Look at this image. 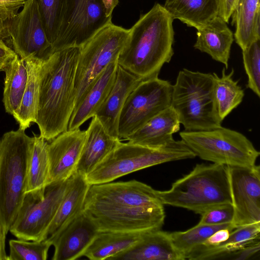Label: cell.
<instances>
[{"label":"cell","mask_w":260,"mask_h":260,"mask_svg":"<svg viewBox=\"0 0 260 260\" xmlns=\"http://www.w3.org/2000/svg\"><path fill=\"white\" fill-rule=\"evenodd\" d=\"M195 157L196 154L182 140L174 139L158 148L121 142L86 176V179L90 185L110 182L145 168Z\"/></svg>","instance_id":"cell-6"},{"label":"cell","mask_w":260,"mask_h":260,"mask_svg":"<svg viewBox=\"0 0 260 260\" xmlns=\"http://www.w3.org/2000/svg\"><path fill=\"white\" fill-rule=\"evenodd\" d=\"M143 233L99 231L83 256L91 260H109L133 246Z\"/></svg>","instance_id":"cell-29"},{"label":"cell","mask_w":260,"mask_h":260,"mask_svg":"<svg viewBox=\"0 0 260 260\" xmlns=\"http://www.w3.org/2000/svg\"><path fill=\"white\" fill-rule=\"evenodd\" d=\"M236 43L242 50L260 39L259 0H238L232 15Z\"/></svg>","instance_id":"cell-27"},{"label":"cell","mask_w":260,"mask_h":260,"mask_svg":"<svg viewBox=\"0 0 260 260\" xmlns=\"http://www.w3.org/2000/svg\"><path fill=\"white\" fill-rule=\"evenodd\" d=\"M44 61L35 58L24 61L27 70V84L20 107L13 116L19 128L25 131L36 120L40 82Z\"/></svg>","instance_id":"cell-28"},{"label":"cell","mask_w":260,"mask_h":260,"mask_svg":"<svg viewBox=\"0 0 260 260\" xmlns=\"http://www.w3.org/2000/svg\"><path fill=\"white\" fill-rule=\"evenodd\" d=\"M67 180L52 183L43 190L26 192L9 232L19 239L42 241L63 197Z\"/></svg>","instance_id":"cell-9"},{"label":"cell","mask_w":260,"mask_h":260,"mask_svg":"<svg viewBox=\"0 0 260 260\" xmlns=\"http://www.w3.org/2000/svg\"><path fill=\"white\" fill-rule=\"evenodd\" d=\"M6 235L0 228V260H8V256L5 250Z\"/></svg>","instance_id":"cell-43"},{"label":"cell","mask_w":260,"mask_h":260,"mask_svg":"<svg viewBox=\"0 0 260 260\" xmlns=\"http://www.w3.org/2000/svg\"><path fill=\"white\" fill-rule=\"evenodd\" d=\"M225 228L235 229L231 223L216 225L198 223L187 231L170 233V235L175 247L186 259L187 255L195 247L204 243L217 231Z\"/></svg>","instance_id":"cell-33"},{"label":"cell","mask_w":260,"mask_h":260,"mask_svg":"<svg viewBox=\"0 0 260 260\" xmlns=\"http://www.w3.org/2000/svg\"><path fill=\"white\" fill-rule=\"evenodd\" d=\"M26 0H0V16L4 21L11 19L23 7Z\"/></svg>","instance_id":"cell-38"},{"label":"cell","mask_w":260,"mask_h":260,"mask_svg":"<svg viewBox=\"0 0 260 260\" xmlns=\"http://www.w3.org/2000/svg\"><path fill=\"white\" fill-rule=\"evenodd\" d=\"M84 210L92 217L100 231L145 232L160 230L165 218L164 206L95 207Z\"/></svg>","instance_id":"cell-13"},{"label":"cell","mask_w":260,"mask_h":260,"mask_svg":"<svg viewBox=\"0 0 260 260\" xmlns=\"http://www.w3.org/2000/svg\"><path fill=\"white\" fill-rule=\"evenodd\" d=\"M129 31L111 22L81 47L75 75L76 100L73 112L104 70L117 60Z\"/></svg>","instance_id":"cell-8"},{"label":"cell","mask_w":260,"mask_h":260,"mask_svg":"<svg viewBox=\"0 0 260 260\" xmlns=\"http://www.w3.org/2000/svg\"><path fill=\"white\" fill-rule=\"evenodd\" d=\"M104 5L106 15L108 17H112L114 9L117 6L119 0H101Z\"/></svg>","instance_id":"cell-42"},{"label":"cell","mask_w":260,"mask_h":260,"mask_svg":"<svg viewBox=\"0 0 260 260\" xmlns=\"http://www.w3.org/2000/svg\"><path fill=\"white\" fill-rule=\"evenodd\" d=\"M180 124L176 111L170 106L153 116L125 140L145 147L160 148L174 140L173 135L180 130Z\"/></svg>","instance_id":"cell-21"},{"label":"cell","mask_w":260,"mask_h":260,"mask_svg":"<svg viewBox=\"0 0 260 260\" xmlns=\"http://www.w3.org/2000/svg\"><path fill=\"white\" fill-rule=\"evenodd\" d=\"M196 49L210 55L216 61L229 67L234 34L227 23L219 16L197 29Z\"/></svg>","instance_id":"cell-22"},{"label":"cell","mask_w":260,"mask_h":260,"mask_svg":"<svg viewBox=\"0 0 260 260\" xmlns=\"http://www.w3.org/2000/svg\"><path fill=\"white\" fill-rule=\"evenodd\" d=\"M47 144L42 136L34 135L27 168L26 192L43 190L48 184Z\"/></svg>","instance_id":"cell-32"},{"label":"cell","mask_w":260,"mask_h":260,"mask_svg":"<svg viewBox=\"0 0 260 260\" xmlns=\"http://www.w3.org/2000/svg\"><path fill=\"white\" fill-rule=\"evenodd\" d=\"M109 260H184L175 247L170 233L160 230L143 233L140 240Z\"/></svg>","instance_id":"cell-19"},{"label":"cell","mask_w":260,"mask_h":260,"mask_svg":"<svg viewBox=\"0 0 260 260\" xmlns=\"http://www.w3.org/2000/svg\"><path fill=\"white\" fill-rule=\"evenodd\" d=\"M234 69L226 74L223 68L220 77L215 73L213 75V97L215 110L219 120L222 121L242 102L244 90L239 85L238 80H234Z\"/></svg>","instance_id":"cell-30"},{"label":"cell","mask_w":260,"mask_h":260,"mask_svg":"<svg viewBox=\"0 0 260 260\" xmlns=\"http://www.w3.org/2000/svg\"><path fill=\"white\" fill-rule=\"evenodd\" d=\"M86 131L85 143L76 170L85 176L121 142L109 135L95 116Z\"/></svg>","instance_id":"cell-23"},{"label":"cell","mask_w":260,"mask_h":260,"mask_svg":"<svg viewBox=\"0 0 260 260\" xmlns=\"http://www.w3.org/2000/svg\"><path fill=\"white\" fill-rule=\"evenodd\" d=\"M163 6L173 19L197 29L218 16L219 0H166Z\"/></svg>","instance_id":"cell-26"},{"label":"cell","mask_w":260,"mask_h":260,"mask_svg":"<svg viewBox=\"0 0 260 260\" xmlns=\"http://www.w3.org/2000/svg\"><path fill=\"white\" fill-rule=\"evenodd\" d=\"M90 185L86 176L76 171L67 180L63 197L47 231V238L56 236L84 211Z\"/></svg>","instance_id":"cell-20"},{"label":"cell","mask_w":260,"mask_h":260,"mask_svg":"<svg viewBox=\"0 0 260 260\" xmlns=\"http://www.w3.org/2000/svg\"><path fill=\"white\" fill-rule=\"evenodd\" d=\"M4 22L0 16V40H3L5 38L9 37L7 28Z\"/></svg>","instance_id":"cell-44"},{"label":"cell","mask_w":260,"mask_h":260,"mask_svg":"<svg viewBox=\"0 0 260 260\" xmlns=\"http://www.w3.org/2000/svg\"><path fill=\"white\" fill-rule=\"evenodd\" d=\"M227 170L234 208L232 224L236 228L260 222L259 166H227Z\"/></svg>","instance_id":"cell-14"},{"label":"cell","mask_w":260,"mask_h":260,"mask_svg":"<svg viewBox=\"0 0 260 260\" xmlns=\"http://www.w3.org/2000/svg\"><path fill=\"white\" fill-rule=\"evenodd\" d=\"M164 205L188 209L201 215L214 207L232 204L227 166L197 164L167 190H157Z\"/></svg>","instance_id":"cell-4"},{"label":"cell","mask_w":260,"mask_h":260,"mask_svg":"<svg viewBox=\"0 0 260 260\" xmlns=\"http://www.w3.org/2000/svg\"><path fill=\"white\" fill-rule=\"evenodd\" d=\"M141 80L117 64L112 88L94 115L111 136L119 139L118 126L120 113L128 95Z\"/></svg>","instance_id":"cell-18"},{"label":"cell","mask_w":260,"mask_h":260,"mask_svg":"<svg viewBox=\"0 0 260 260\" xmlns=\"http://www.w3.org/2000/svg\"><path fill=\"white\" fill-rule=\"evenodd\" d=\"M238 0H219V11L218 16L227 23L235 8Z\"/></svg>","instance_id":"cell-39"},{"label":"cell","mask_w":260,"mask_h":260,"mask_svg":"<svg viewBox=\"0 0 260 260\" xmlns=\"http://www.w3.org/2000/svg\"><path fill=\"white\" fill-rule=\"evenodd\" d=\"M189 148L202 159L227 166H254L260 153L243 134L228 128L179 133Z\"/></svg>","instance_id":"cell-7"},{"label":"cell","mask_w":260,"mask_h":260,"mask_svg":"<svg viewBox=\"0 0 260 260\" xmlns=\"http://www.w3.org/2000/svg\"><path fill=\"white\" fill-rule=\"evenodd\" d=\"M244 68L248 77L246 87L260 97V39L242 50Z\"/></svg>","instance_id":"cell-36"},{"label":"cell","mask_w":260,"mask_h":260,"mask_svg":"<svg viewBox=\"0 0 260 260\" xmlns=\"http://www.w3.org/2000/svg\"><path fill=\"white\" fill-rule=\"evenodd\" d=\"M5 73L3 102L6 112L12 116L20 107L27 81L25 61L17 54L3 70Z\"/></svg>","instance_id":"cell-31"},{"label":"cell","mask_w":260,"mask_h":260,"mask_svg":"<svg viewBox=\"0 0 260 260\" xmlns=\"http://www.w3.org/2000/svg\"><path fill=\"white\" fill-rule=\"evenodd\" d=\"M198 223L201 224H222L231 223L234 217L232 204H224L214 207L201 215Z\"/></svg>","instance_id":"cell-37"},{"label":"cell","mask_w":260,"mask_h":260,"mask_svg":"<svg viewBox=\"0 0 260 260\" xmlns=\"http://www.w3.org/2000/svg\"><path fill=\"white\" fill-rule=\"evenodd\" d=\"M117 206H160L164 204L157 190L136 180L90 185L84 209Z\"/></svg>","instance_id":"cell-15"},{"label":"cell","mask_w":260,"mask_h":260,"mask_svg":"<svg viewBox=\"0 0 260 260\" xmlns=\"http://www.w3.org/2000/svg\"><path fill=\"white\" fill-rule=\"evenodd\" d=\"M16 55L14 51L6 45L3 40H0V65L3 67V69Z\"/></svg>","instance_id":"cell-41"},{"label":"cell","mask_w":260,"mask_h":260,"mask_svg":"<svg viewBox=\"0 0 260 260\" xmlns=\"http://www.w3.org/2000/svg\"><path fill=\"white\" fill-rule=\"evenodd\" d=\"M0 71H1L0 70Z\"/></svg>","instance_id":"cell-45"},{"label":"cell","mask_w":260,"mask_h":260,"mask_svg":"<svg viewBox=\"0 0 260 260\" xmlns=\"http://www.w3.org/2000/svg\"><path fill=\"white\" fill-rule=\"evenodd\" d=\"M80 52V47L66 48L44 61L35 123L47 141L68 130L76 100L75 79Z\"/></svg>","instance_id":"cell-1"},{"label":"cell","mask_w":260,"mask_h":260,"mask_svg":"<svg viewBox=\"0 0 260 260\" xmlns=\"http://www.w3.org/2000/svg\"><path fill=\"white\" fill-rule=\"evenodd\" d=\"M22 11L5 23L13 50L24 61L45 60L53 53L46 37L35 0H26Z\"/></svg>","instance_id":"cell-12"},{"label":"cell","mask_w":260,"mask_h":260,"mask_svg":"<svg viewBox=\"0 0 260 260\" xmlns=\"http://www.w3.org/2000/svg\"><path fill=\"white\" fill-rule=\"evenodd\" d=\"M213 75L186 69L180 71L173 85L171 106L186 131L221 126L213 97Z\"/></svg>","instance_id":"cell-5"},{"label":"cell","mask_w":260,"mask_h":260,"mask_svg":"<svg viewBox=\"0 0 260 260\" xmlns=\"http://www.w3.org/2000/svg\"><path fill=\"white\" fill-rule=\"evenodd\" d=\"M117 60L111 63L100 75L78 108L72 113L68 130L80 128L93 117L103 104L115 80Z\"/></svg>","instance_id":"cell-25"},{"label":"cell","mask_w":260,"mask_h":260,"mask_svg":"<svg viewBox=\"0 0 260 260\" xmlns=\"http://www.w3.org/2000/svg\"><path fill=\"white\" fill-rule=\"evenodd\" d=\"M46 37L49 43L55 42L67 0H35Z\"/></svg>","instance_id":"cell-34"},{"label":"cell","mask_w":260,"mask_h":260,"mask_svg":"<svg viewBox=\"0 0 260 260\" xmlns=\"http://www.w3.org/2000/svg\"><path fill=\"white\" fill-rule=\"evenodd\" d=\"M34 137L19 128L0 138V228L9 232L22 205Z\"/></svg>","instance_id":"cell-3"},{"label":"cell","mask_w":260,"mask_h":260,"mask_svg":"<svg viewBox=\"0 0 260 260\" xmlns=\"http://www.w3.org/2000/svg\"><path fill=\"white\" fill-rule=\"evenodd\" d=\"M51 245L47 239L31 242L19 239L11 240L8 260H46Z\"/></svg>","instance_id":"cell-35"},{"label":"cell","mask_w":260,"mask_h":260,"mask_svg":"<svg viewBox=\"0 0 260 260\" xmlns=\"http://www.w3.org/2000/svg\"><path fill=\"white\" fill-rule=\"evenodd\" d=\"M232 230L233 229L229 228L220 229L213 233L203 244L208 245H218L229 238Z\"/></svg>","instance_id":"cell-40"},{"label":"cell","mask_w":260,"mask_h":260,"mask_svg":"<svg viewBox=\"0 0 260 260\" xmlns=\"http://www.w3.org/2000/svg\"><path fill=\"white\" fill-rule=\"evenodd\" d=\"M112 22L101 0H67L53 52L82 47L97 32Z\"/></svg>","instance_id":"cell-11"},{"label":"cell","mask_w":260,"mask_h":260,"mask_svg":"<svg viewBox=\"0 0 260 260\" xmlns=\"http://www.w3.org/2000/svg\"><path fill=\"white\" fill-rule=\"evenodd\" d=\"M99 229L92 217L84 210L56 236L47 238L54 247L52 260H74L83 254Z\"/></svg>","instance_id":"cell-17"},{"label":"cell","mask_w":260,"mask_h":260,"mask_svg":"<svg viewBox=\"0 0 260 260\" xmlns=\"http://www.w3.org/2000/svg\"><path fill=\"white\" fill-rule=\"evenodd\" d=\"M260 222L240 226L233 230L229 238L216 245L202 244L195 247L186 259L206 260L225 259L230 251L259 241Z\"/></svg>","instance_id":"cell-24"},{"label":"cell","mask_w":260,"mask_h":260,"mask_svg":"<svg viewBox=\"0 0 260 260\" xmlns=\"http://www.w3.org/2000/svg\"><path fill=\"white\" fill-rule=\"evenodd\" d=\"M173 85L158 76L141 80L128 95L120 114L118 132L125 139L153 116L171 106Z\"/></svg>","instance_id":"cell-10"},{"label":"cell","mask_w":260,"mask_h":260,"mask_svg":"<svg viewBox=\"0 0 260 260\" xmlns=\"http://www.w3.org/2000/svg\"><path fill=\"white\" fill-rule=\"evenodd\" d=\"M173 20L159 3L141 15L129 29L118 64L141 80L158 76L174 55Z\"/></svg>","instance_id":"cell-2"},{"label":"cell","mask_w":260,"mask_h":260,"mask_svg":"<svg viewBox=\"0 0 260 260\" xmlns=\"http://www.w3.org/2000/svg\"><path fill=\"white\" fill-rule=\"evenodd\" d=\"M86 135V131L80 128L67 130L47 144L48 184L66 181L76 171Z\"/></svg>","instance_id":"cell-16"}]
</instances>
